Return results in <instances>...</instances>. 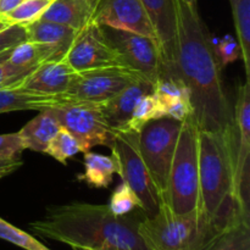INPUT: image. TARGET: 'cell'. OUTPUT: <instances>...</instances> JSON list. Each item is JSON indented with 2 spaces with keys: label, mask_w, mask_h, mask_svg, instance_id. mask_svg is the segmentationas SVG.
Listing matches in <instances>:
<instances>
[{
  "label": "cell",
  "mask_w": 250,
  "mask_h": 250,
  "mask_svg": "<svg viewBox=\"0 0 250 250\" xmlns=\"http://www.w3.org/2000/svg\"><path fill=\"white\" fill-rule=\"evenodd\" d=\"M51 1L53 0H23L14 10L0 17L9 23L28 26L32 22L41 19L42 14L45 11Z\"/></svg>",
  "instance_id": "25"
},
{
  "label": "cell",
  "mask_w": 250,
  "mask_h": 250,
  "mask_svg": "<svg viewBox=\"0 0 250 250\" xmlns=\"http://www.w3.org/2000/svg\"><path fill=\"white\" fill-rule=\"evenodd\" d=\"M207 250H250V221L237 220L226 227Z\"/></svg>",
  "instance_id": "24"
},
{
  "label": "cell",
  "mask_w": 250,
  "mask_h": 250,
  "mask_svg": "<svg viewBox=\"0 0 250 250\" xmlns=\"http://www.w3.org/2000/svg\"><path fill=\"white\" fill-rule=\"evenodd\" d=\"M111 151L117 161V173L137 195L143 214L154 216L159 211L161 197L139 153L138 132L116 131Z\"/></svg>",
  "instance_id": "6"
},
{
  "label": "cell",
  "mask_w": 250,
  "mask_h": 250,
  "mask_svg": "<svg viewBox=\"0 0 250 250\" xmlns=\"http://www.w3.org/2000/svg\"><path fill=\"white\" fill-rule=\"evenodd\" d=\"M99 0H53L41 19L65 24L80 32L92 22Z\"/></svg>",
  "instance_id": "18"
},
{
  "label": "cell",
  "mask_w": 250,
  "mask_h": 250,
  "mask_svg": "<svg viewBox=\"0 0 250 250\" xmlns=\"http://www.w3.org/2000/svg\"><path fill=\"white\" fill-rule=\"evenodd\" d=\"M161 202L176 214H185L199 207L198 128L194 116L182 122L173 154L167 189Z\"/></svg>",
  "instance_id": "5"
},
{
  "label": "cell",
  "mask_w": 250,
  "mask_h": 250,
  "mask_svg": "<svg viewBox=\"0 0 250 250\" xmlns=\"http://www.w3.org/2000/svg\"><path fill=\"white\" fill-rule=\"evenodd\" d=\"M92 22L98 26L133 32L156 41L142 0H99Z\"/></svg>",
  "instance_id": "14"
},
{
  "label": "cell",
  "mask_w": 250,
  "mask_h": 250,
  "mask_svg": "<svg viewBox=\"0 0 250 250\" xmlns=\"http://www.w3.org/2000/svg\"><path fill=\"white\" fill-rule=\"evenodd\" d=\"M224 229L200 208L176 214L164 202L154 216H144L138 224V234L148 250H200Z\"/></svg>",
  "instance_id": "4"
},
{
  "label": "cell",
  "mask_w": 250,
  "mask_h": 250,
  "mask_svg": "<svg viewBox=\"0 0 250 250\" xmlns=\"http://www.w3.org/2000/svg\"><path fill=\"white\" fill-rule=\"evenodd\" d=\"M154 92V84L146 80H139L132 83L107 102L103 103L102 110L107 124L115 131L126 129L132 112L139 100L146 94Z\"/></svg>",
  "instance_id": "16"
},
{
  "label": "cell",
  "mask_w": 250,
  "mask_h": 250,
  "mask_svg": "<svg viewBox=\"0 0 250 250\" xmlns=\"http://www.w3.org/2000/svg\"><path fill=\"white\" fill-rule=\"evenodd\" d=\"M234 161V128L229 132L198 129L199 207L212 222L224 229L237 220H246L233 198Z\"/></svg>",
  "instance_id": "3"
},
{
  "label": "cell",
  "mask_w": 250,
  "mask_h": 250,
  "mask_svg": "<svg viewBox=\"0 0 250 250\" xmlns=\"http://www.w3.org/2000/svg\"><path fill=\"white\" fill-rule=\"evenodd\" d=\"M0 239L24 250H51L38 241L36 237L17 229L0 217Z\"/></svg>",
  "instance_id": "28"
},
{
  "label": "cell",
  "mask_w": 250,
  "mask_h": 250,
  "mask_svg": "<svg viewBox=\"0 0 250 250\" xmlns=\"http://www.w3.org/2000/svg\"><path fill=\"white\" fill-rule=\"evenodd\" d=\"M17 161H20V159L19 160H4V159H0V168L5 167V166L12 165V164L17 163Z\"/></svg>",
  "instance_id": "36"
},
{
  "label": "cell",
  "mask_w": 250,
  "mask_h": 250,
  "mask_svg": "<svg viewBox=\"0 0 250 250\" xmlns=\"http://www.w3.org/2000/svg\"><path fill=\"white\" fill-rule=\"evenodd\" d=\"M236 161H234L233 198L238 211L250 220V83L238 89L233 107Z\"/></svg>",
  "instance_id": "10"
},
{
  "label": "cell",
  "mask_w": 250,
  "mask_h": 250,
  "mask_svg": "<svg viewBox=\"0 0 250 250\" xmlns=\"http://www.w3.org/2000/svg\"><path fill=\"white\" fill-rule=\"evenodd\" d=\"M27 32H28L27 41L54 46L63 55H66L68 48L78 34V31L71 27L43 19H38L28 24Z\"/></svg>",
  "instance_id": "20"
},
{
  "label": "cell",
  "mask_w": 250,
  "mask_h": 250,
  "mask_svg": "<svg viewBox=\"0 0 250 250\" xmlns=\"http://www.w3.org/2000/svg\"><path fill=\"white\" fill-rule=\"evenodd\" d=\"M23 0H0V16L6 15L11 10H14L17 5H20Z\"/></svg>",
  "instance_id": "34"
},
{
  "label": "cell",
  "mask_w": 250,
  "mask_h": 250,
  "mask_svg": "<svg viewBox=\"0 0 250 250\" xmlns=\"http://www.w3.org/2000/svg\"><path fill=\"white\" fill-rule=\"evenodd\" d=\"M155 32L156 42L163 59L161 72L177 73L178 0H142Z\"/></svg>",
  "instance_id": "13"
},
{
  "label": "cell",
  "mask_w": 250,
  "mask_h": 250,
  "mask_svg": "<svg viewBox=\"0 0 250 250\" xmlns=\"http://www.w3.org/2000/svg\"><path fill=\"white\" fill-rule=\"evenodd\" d=\"M233 11L234 27L238 37L242 60L247 73V81L250 77V0H229Z\"/></svg>",
  "instance_id": "23"
},
{
  "label": "cell",
  "mask_w": 250,
  "mask_h": 250,
  "mask_svg": "<svg viewBox=\"0 0 250 250\" xmlns=\"http://www.w3.org/2000/svg\"><path fill=\"white\" fill-rule=\"evenodd\" d=\"M77 71L67 62L65 56L46 60L37 66L21 83L22 88L49 95H62L68 90Z\"/></svg>",
  "instance_id": "15"
},
{
  "label": "cell",
  "mask_w": 250,
  "mask_h": 250,
  "mask_svg": "<svg viewBox=\"0 0 250 250\" xmlns=\"http://www.w3.org/2000/svg\"><path fill=\"white\" fill-rule=\"evenodd\" d=\"M182 122L160 117L146 122L138 132L142 159L155 183L161 200L167 189V180Z\"/></svg>",
  "instance_id": "7"
},
{
  "label": "cell",
  "mask_w": 250,
  "mask_h": 250,
  "mask_svg": "<svg viewBox=\"0 0 250 250\" xmlns=\"http://www.w3.org/2000/svg\"><path fill=\"white\" fill-rule=\"evenodd\" d=\"M214 49L221 66H226L229 63L234 62L239 58L242 59L241 48H239L238 42L234 41L232 36H225L219 42L216 48Z\"/></svg>",
  "instance_id": "33"
},
{
  "label": "cell",
  "mask_w": 250,
  "mask_h": 250,
  "mask_svg": "<svg viewBox=\"0 0 250 250\" xmlns=\"http://www.w3.org/2000/svg\"><path fill=\"white\" fill-rule=\"evenodd\" d=\"M144 216L142 210L116 216L109 205L75 202L49 207L28 227L36 236L76 250H148L138 234Z\"/></svg>",
  "instance_id": "2"
},
{
  "label": "cell",
  "mask_w": 250,
  "mask_h": 250,
  "mask_svg": "<svg viewBox=\"0 0 250 250\" xmlns=\"http://www.w3.org/2000/svg\"><path fill=\"white\" fill-rule=\"evenodd\" d=\"M61 129V125L50 109L42 110L38 116L24 125L19 132L24 149L44 153L51 139Z\"/></svg>",
  "instance_id": "19"
},
{
  "label": "cell",
  "mask_w": 250,
  "mask_h": 250,
  "mask_svg": "<svg viewBox=\"0 0 250 250\" xmlns=\"http://www.w3.org/2000/svg\"><path fill=\"white\" fill-rule=\"evenodd\" d=\"M182 1L186 2V4H187L189 7H192V9L198 10V1H197V0H182Z\"/></svg>",
  "instance_id": "37"
},
{
  "label": "cell",
  "mask_w": 250,
  "mask_h": 250,
  "mask_svg": "<svg viewBox=\"0 0 250 250\" xmlns=\"http://www.w3.org/2000/svg\"><path fill=\"white\" fill-rule=\"evenodd\" d=\"M21 165H22V161L20 160V161H17V163L12 164V165L5 166V167L0 168V180H1L2 177H5V176H9L10 173H12L14 171H16Z\"/></svg>",
  "instance_id": "35"
},
{
  "label": "cell",
  "mask_w": 250,
  "mask_h": 250,
  "mask_svg": "<svg viewBox=\"0 0 250 250\" xmlns=\"http://www.w3.org/2000/svg\"><path fill=\"white\" fill-rule=\"evenodd\" d=\"M68 102L65 94L49 95L43 93L32 92L22 88L21 85L1 88L0 89V114L22 110H42L50 109Z\"/></svg>",
  "instance_id": "17"
},
{
  "label": "cell",
  "mask_w": 250,
  "mask_h": 250,
  "mask_svg": "<svg viewBox=\"0 0 250 250\" xmlns=\"http://www.w3.org/2000/svg\"><path fill=\"white\" fill-rule=\"evenodd\" d=\"M28 39L27 26L9 23L0 17V53Z\"/></svg>",
  "instance_id": "30"
},
{
  "label": "cell",
  "mask_w": 250,
  "mask_h": 250,
  "mask_svg": "<svg viewBox=\"0 0 250 250\" xmlns=\"http://www.w3.org/2000/svg\"><path fill=\"white\" fill-rule=\"evenodd\" d=\"M160 117L161 115L158 100H156L155 94L153 92L150 94H146V97L139 100V103L134 107L133 112H132L131 120H129L126 129L139 132L146 122L154 119H160Z\"/></svg>",
  "instance_id": "27"
},
{
  "label": "cell",
  "mask_w": 250,
  "mask_h": 250,
  "mask_svg": "<svg viewBox=\"0 0 250 250\" xmlns=\"http://www.w3.org/2000/svg\"><path fill=\"white\" fill-rule=\"evenodd\" d=\"M139 80H146L125 67H105L77 72L65 93L68 102L103 104Z\"/></svg>",
  "instance_id": "11"
},
{
  "label": "cell",
  "mask_w": 250,
  "mask_h": 250,
  "mask_svg": "<svg viewBox=\"0 0 250 250\" xmlns=\"http://www.w3.org/2000/svg\"><path fill=\"white\" fill-rule=\"evenodd\" d=\"M80 151L81 146L78 142L76 141L75 137L70 132L66 131L63 127H61L60 131L51 139L44 154H48L49 156H51L55 160H58L59 163L65 165L68 159L75 156Z\"/></svg>",
  "instance_id": "26"
},
{
  "label": "cell",
  "mask_w": 250,
  "mask_h": 250,
  "mask_svg": "<svg viewBox=\"0 0 250 250\" xmlns=\"http://www.w3.org/2000/svg\"><path fill=\"white\" fill-rule=\"evenodd\" d=\"M10 50L11 49H7V50L0 53V89L20 84L31 73L28 71L14 67L7 62L6 59L9 56Z\"/></svg>",
  "instance_id": "31"
},
{
  "label": "cell",
  "mask_w": 250,
  "mask_h": 250,
  "mask_svg": "<svg viewBox=\"0 0 250 250\" xmlns=\"http://www.w3.org/2000/svg\"><path fill=\"white\" fill-rule=\"evenodd\" d=\"M176 68L188 88L197 128L229 132L234 128L233 107L225 92L221 65L199 11L178 0Z\"/></svg>",
  "instance_id": "1"
},
{
  "label": "cell",
  "mask_w": 250,
  "mask_h": 250,
  "mask_svg": "<svg viewBox=\"0 0 250 250\" xmlns=\"http://www.w3.org/2000/svg\"><path fill=\"white\" fill-rule=\"evenodd\" d=\"M24 150L23 142L17 133L0 134V159L4 160H19Z\"/></svg>",
  "instance_id": "32"
},
{
  "label": "cell",
  "mask_w": 250,
  "mask_h": 250,
  "mask_svg": "<svg viewBox=\"0 0 250 250\" xmlns=\"http://www.w3.org/2000/svg\"><path fill=\"white\" fill-rule=\"evenodd\" d=\"M212 241H214V239H212ZM212 241H211V242H212ZM211 242H210V243H211ZM210 243H209V244H210ZM209 244H207V246H205L204 248H202V249H200V250H207L208 247H209Z\"/></svg>",
  "instance_id": "38"
},
{
  "label": "cell",
  "mask_w": 250,
  "mask_h": 250,
  "mask_svg": "<svg viewBox=\"0 0 250 250\" xmlns=\"http://www.w3.org/2000/svg\"><path fill=\"white\" fill-rule=\"evenodd\" d=\"M50 110L61 127L75 137L82 153H87L94 146L111 149L116 131L107 124L102 104L70 102L50 107Z\"/></svg>",
  "instance_id": "8"
},
{
  "label": "cell",
  "mask_w": 250,
  "mask_h": 250,
  "mask_svg": "<svg viewBox=\"0 0 250 250\" xmlns=\"http://www.w3.org/2000/svg\"><path fill=\"white\" fill-rule=\"evenodd\" d=\"M65 59L77 72L105 67H124L116 51L103 37L100 27L90 22L81 29Z\"/></svg>",
  "instance_id": "12"
},
{
  "label": "cell",
  "mask_w": 250,
  "mask_h": 250,
  "mask_svg": "<svg viewBox=\"0 0 250 250\" xmlns=\"http://www.w3.org/2000/svg\"><path fill=\"white\" fill-rule=\"evenodd\" d=\"M84 172L78 176V180L83 181L92 188H107L112 177L117 173V161L114 156L102 154L84 153Z\"/></svg>",
  "instance_id": "22"
},
{
  "label": "cell",
  "mask_w": 250,
  "mask_h": 250,
  "mask_svg": "<svg viewBox=\"0 0 250 250\" xmlns=\"http://www.w3.org/2000/svg\"><path fill=\"white\" fill-rule=\"evenodd\" d=\"M107 205L116 216H124L136 209H141L138 198L125 182L115 189Z\"/></svg>",
  "instance_id": "29"
},
{
  "label": "cell",
  "mask_w": 250,
  "mask_h": 250,
  "mask_svg": "<svg viewBox=\"0 0 250 250\" xmlns=\"http://www.w3.org/2000/svg\"><path fill=\"white\" fill-rule=\"evenodd\" d=\"M63 54L54 46L36 42L24 41L11 48L6 61L14 67L32 72L37 66L46 60L63 58Z\"/></svg>",
  "instance_id": "21"
},
{
  "label": "cell",
  "mask_w": 250,
  "mask_h": 250,
  "mask_svg": "<svg viewBox=\"0 0 250 250\" xmlns=\"http://www.w3.org/2000/svg\"><path fill=\"white\" fill-rule=\"evenodd\" d=\"M99 27L105 41L120 56L124 67L155 85L163 70V59L155 39L124 29Z\"/></svg>",
  "instance_id": "9"
}]
</instances>
